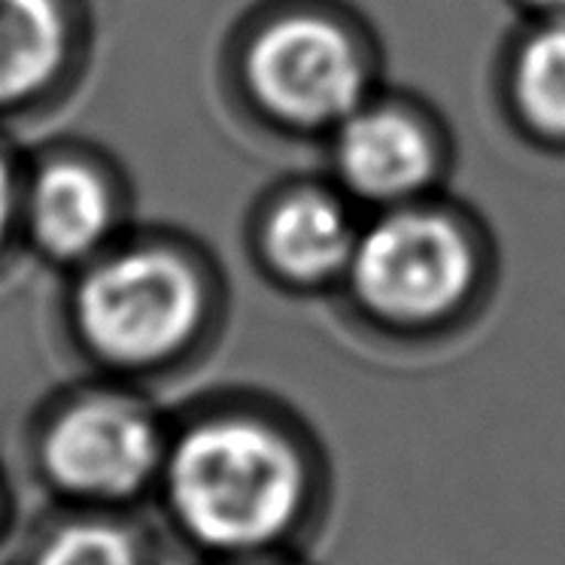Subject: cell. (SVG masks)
Here are the masks:
<instances>
[{
	"instance_id": "6da1fadb",
	"label": "cell",
	"mask_w": 565,
	"mask_h": 565,
	"mask_svg": "<svg viewBox=\"0 0 565 565\" xmlns=\"http://www.w3.org/2000/svg\"><path fill=\"white\" fill-rule=\"evenodd\" d=\"M171 504L201 544L258 547L292 523L305 475L292 447L258 423L222 419L185 435L168 475Z\"/></svg>"
},
{
	"instance_id": "7a4b0ae2",
	"label": "cell",
	"mask_w": 565,
	"mask_h": 565,
	"mask_svg": "<svg viewBox=\"0 0 565 565\" xmlns=\"http://www.w3.org/2000/svg\"><path fill=\"white\" fill-rule=\"evenodd\" d=\"M79 326L116 362H149L189 341L201 317V289L171 253L137 249L88 274L76 298Z\"/></svg>"
},
{
	"instance_id": "3957f363",
	"label": "cell",
	"mask_w": 565,
	"mask_h": 565,
	"mask_svg": "<svg viewBox=\"0 0 565 565\" xmlns=\"http://www.w3.org/2000/svg\"><path fill=\"white\" fill-rule=\"evenodd\" d=\"M350 265L359 296L393 320H431L471 282L466 237L435 213L386 216L359 241Z\"/></svg>"
},
{
	"instance_id": "277c9868",
	"label": "cell",
	"mask_w": 565,
	"mask_h": 565,
	"mask_svg": "<svg viewBox=\"0 0 565 565\" xmlns=\"http://www.w3.org/2000/svg\"><path fill=\"white\" fill-rule=\"evenodd\" d=\"M249 83L282 119L322 125L356 113L365 74L341 28L313 15L270 25L249 50Z\"/></svg>"
},
{
	"instance_id": "5b68a950",
	"label": "cell",
	"mask_w": 565,
	"mask_h": 565,
	"mask_svg": "<svg viewBox=\"0 0 565 565\" xmlns=\"http://www.w3.org/2000/svg\"><path fill=\"white\" fill-rule=\"evenodd\" d=\"M43 456L64 490L122 499L152 475L159 438L143 411L116 398H92L55 423Z\"/></svg>"
},
{
	"instance_id": "8992f818",
	"label": "cell",
	"mask_w": 565,
	"mask_h": 565,
	"mask_svg": "<svg viewBox=\"0 0 565 565\" xmlns=\"http://www.w3.org/2000/svg\"><path fill=\"white\" fill-rule=\"evenodd\" d=\"M338 164L362 195L402 198L429 177V137L395 110L350 113L338 137Z\"/></svg>"
},
{
	"instance_id": "52a82bcc",
	"label": "cell",
	"mask_w": 565,
	"mask_h": 565,
	"mask_svg": "<svg viewBox=\"0 0 565 565\" xmlns=\"http://www.w3.org/2000/svg\"><path fill=\"white\" fill-rule=\"evenodd\" d=\"M270 262L296 280H322L353 262L356 241L344 210L322 195L289 198L268 225Z\"/></svg>"
},
{
	"instance_id": "ba28073f",
	"label": "cell",
	"mask_w": 565,
	"mask_h": 565,
	"mask_svg": "<svg viewBox=\"0 0 565 565\" xmlns=\"http://www.w3.org/2000/svg\"><path fill=\"white\" fill-rule=\"evenodd\" d=\"M31 216L40 244L55 256L74 258L88 253L104 237L110 222V201L95 173L62 161L43 171L34 185Z\"/></svg>"
},
{
	"instance_id": "9c48e42d",
	"label": "cell",
	"mask_w": 565,
	"mask_h": 565,
	"mask_svg": "<svg viewBox=\"0 0 565 565\" xmlns=\"http://www.w3.org/2000/svg\"><path fill=\"white\" fill-rule=\"evenodd\" d=\"M64 52L55 0H0V104L46 86Z\"/></svg>"
},
{
	"instance_id": "30bf717a",
	"label": "cell",
	"mask_w": 565,
	"mask_h": 565,
	"mask_svg": "<svg viewBox=\"0 0 565 565\" xmlns=\"http://www.w3.org/2000/svg\"><path fill=\"white\" fill-rule=\"evenodd\" d=\"M516 98L539 128L565 135V22L544 28L523 46Z\"/></svg>"
},
{
	"instance_id": "8fae6325",
	"label": "cell",
	"mask_w": 565,
	"mask_h": 565,
	"mask_svg": "<svg viewBox=\"0 0 565 565\" xmlns=\"http://www.w3.org/2000/svg\"><path fill=\"white\" fill-rule=\"evenodd\" d=\"M34 565H137L125 532L107 523H74L58 529Z\"/></svg>"
},
{
	"instance_id": "7c38bea8",
	"label": "cell",
	"mask_w": 565,
	"mask_h": 565,
	"mask_svg": "<svg viewBox=\"0 0 565 565\" xmlns=\"http://www.w3.org/2000/svg\"><path fill=\"white\" fill-rule=\"evenodd\" d=\"M7 220H10V173L0 161V237H3Z\"/></svg>"
},
{
	"instance_id": "4fadbf2b",
	"label": "cell",
	"mask_w": 565,
	"mask_h": 565,
	"mask_svg": "<svg viewBox=\"0 0 565 565\" xmlns=\"http://www.w3.org/2000/svg\"><path fill=\"white\" fill-rule=\"evenodd\" d=\"M541 7H551V10H565V0H535Z\"/></svg>"
}]
</instances>
